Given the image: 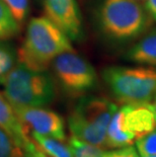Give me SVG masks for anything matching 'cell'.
<instances>
[{
  "label": "cell",
  "instance_id": "obj_1",
  "mask_svg": "<svg viewBox=\"0 0 156 157\" xmlns=\"http://www.w3.org/2000/svg\"><path fill=\"white\" fill-rule=\"evenodd\" d=\"M94 17L102 38L118 45L136 41L152 22L145 7L136 0H98Z\"/></svg>",
  "mask_w": 156,
  "mask_h": 157
},
{
  "label": "cell",
  "instance_id": "obj_2",
  "mask_svg": "<svg viewBox=\"0 0 156 157\" xmlns=\"http://www.w3.org/2000/svg\"><path fill=\"white\" fill-rule=\"evenodd\" d=\"M72 50L70 40L54 22L43 16L35 17L29 22L17 61L29 68L47 70L58 55Z\"/></svg>",
  "mask_w": 156,
  "mask_h": 157
},
{
  "label": "cell",
  "instance_id": "obj_3",
  "mask_svg": "<svg viewBox=\"0 0 156 157\" xmlns=\"http://www.w3.org/2000/svg\"><path fill=\"white\" fill-rule=\"evenodd\" d=\"M3 95L12 106H45L55 98V83L47 70L17 63L3 83Z\"/></svg>",
  "mask_w": 156,
  "mask_h": 157
},
{
  "label": "cell",
  "instance_id": "obj_4",
  "mask_svg": "<svg viewBox=\"0 0 156 157\" xmlns=\"http://www.w3.org/2000/svg\"><path fill=\"white\" fill-rule=\"evenodd\" d=\"M117 109L118 106L108 98L82 95L68 117L72 136L105 148L108 124Z\"/></svg>",
  "mask_w": 156,
  "mask_h": 157
},
{
  "label": "cell",
  "instance_id": "obj_5",
  "mask_svg": "<svg viewBox=\"0 0 156 157\" xmlns=\"http://www.w3.org/2000/svg\"><path fill=\"white\" fill-rule=\"evenodd\" d=\"M102 79L118 101L124 105L150 102L156 95V67L111 66Z\"/></svg>",
  "mask_w": 156,
  "mask_h": 157
},
{
  "label": "cell",
  "instance_id": "obj_6",
  "mask_svg": "<svg viewBox=\"0 0 156 157\" xmlns=\"http://www.w3.org/2000/svg\"><path fill=\"white\" fill-rule=\"evenodd\" d=\"M51 66L58 83L69 95L82 96L96 86L97 74L93 66L73 50L58 55Z\"/></svg>",
  "mask_w": 156,
  "mask_h": 157
},
{
  "label": "cell",
  "instance_id": "obj_7",
  "mask_svg": "<svg viewBox=\"0 0 156 157\" xmlns=\"http://www.w3.org/2000/svg\"><path fill=\"white\" fill-rule=\"evenodd\" d=\"M26 134L31 132L64 141L65 125L62 117L43 106H13Z\"/></svg>",
  "mask_w": 156,
  "mask_h": 157
},
{
  "label": "cell",
  "instance_id": "obj_8",
  "mask_svg": "<svg viewBox=\"0 0 156 157\" xmlns=\"http://www.w3.org/2000/svg\"><path fill=\"white\" fill-rule=\"evenodd\" d=\"M46 17L54 22L70 41L83 39V23L76 0H39Z\"/></svg>",
  "mask_w": 156,
  "mask_h": 157
},
{
  "label": "cell",
  "instance_id": "obj_9",
  "mask_svg": "<svg viewBox=\"0 0 156 157\" xmlns=\"http://www.w3.org/2000/svg\"><path fill=\"white\" fill-rule=\"evenodd\" d=\"M29 143L24 150L25 157H73L63 141L31 132Z\"/></svg>",
  "mask_w": 156,
  "mask_h": 157
},
{
  "label": "cell",
  "instance_id": "obj_10",
  "mask_svg": "<svg viewBox=\"0 0 156 157\" xmlns=\"http://www.w3.org/2000/svg\"><path fill=\"white\" fill-rule=\"evenodd\" d=\"M0 128L7 133L17 146L22 150L29 143V136L26 134L21 123L13 109L11 103L0 93Z\"/></svg>",
  "mask_w": 156,
  "mask_h": 157
},
{
  "label": "cell",
  "instance_id": "obj_11",
  "mask_svg": "<svg viewBox=\"0 0 156 157\" xmlns=\"http://www.w3.org/2000/svg\"><path fill=\"white\" fill-rule=\"evenodd\" d=\"M125 58L137 64L156 67V29L141 36L126 52Z\"/></svg>",
  "mask_w": 156,
  "mask_h": 157
},
{
  "label": "cell",
  "instance_id": "obj_12",
  "mask_svg": "<svg viewBox=\"0 0 156 157\" xmlns=\"http://www.w3.org/2000/svg\"><path fill=\"white\" fill-rule=\"evenodd\" d=\"M17 63V51L10 42L0 40V85Z\"/></svg>",
  "mask_w": 156,
  "mask_h": 157
},
{
  "label": "cell",
  "instance_id": "obj_13",
  "mask_svg": "<svg viewBox=\"0 0 156 157\" xmlns=\"http://www.w3.org/2000/svg\"><path fill=\"white\" fill-rule=\"evenodd\" d=\"M21 25L16 21L11 10L0 0V40H8L21 33Z\"/></svg>",
  "mask_w": 156,
  "mask_h": 157
},
{
  "label": "cell",
  "instance_id": "obj_14",
  "mask_svg": "<svg viewBox=\"0 0 156 157\" xmlns=\"http://www.w3.org/2000/svg\"><path fill=\"white\" fill-rule=\"evenodd\" d=\"M68 147L73 157H104L105 155V151L101 147L82 141L73 136L69 139Z\"/></svg>",
  "mask_w": 156,
  "mask_h": 157
},
{
  "label": "cell",
  "instance_id": "obj_15",
  "mask_svg": "<svg viewBox=\"0 0 156 157\" xmlns=\"http://www.w3.org/2000/svg\"><path fill=\"white\" fill-rule=\"evenodd\" d=\"M0 157H25L21 147L4 130L0 128Z\"/></svg>",
  "mask_w": 156,
  "mask_h": 157
},
{
  "label": "cell",
  "instance_id": "obj_16",
  "mask_svg": "<svg viewBox=\"0 0 156 157\" xmlns=\"http://www.w3.org/2000/svg\"><path fill=\"white\" fill-rule=\"evenodd\" d=\"M136 148L140 157L156 155V128L136 141Z\"/></svg>",
  "mask_w": 156,
  "mask_h": 157
},
{
  "label": "cell",
  "instance_id": "obj_17",
  "mask_svg": "<svg viewBox=\"0 0 156 157\" xmlns=\"http://www.w3.org/2000/svg\"><path fill=\"white\" fill-rule=\"evenodd\" d=\"M11 10L16 21L22 25L29 16V0H2Z\"/></svg>",
  "mask_w": 156,
  "mask_h": 157
},
{
  "label": "cell",
  "instance_id": "obj_18",
  "mask_svg": "<svg viewBox=\"0 0 156 157\" xmlns=\"http://www.w3.org/2000/svg\"><path fill=\"white\" fill-rule=\"evenodd\" d=\"M104 157H139V154L132 145L123 147V148H117L112 151H105Z\"/></svg>",
  "mask_w": 156,
  "mask_h": 157
},
{
  "label": "cell",
  "instance_id": "obj_19",
  "mask_svg": "<svg viewBox=\"0 0 156 157\" xmlns=\"http://www.w3.org/2000/svg\"><path fill=\"white\" fill-rule=\"evenodd\" d=\"M144 7L150 17L156 21V0H145Z\"/></svg>",
  "mask_w": 156,
  "mask_h": 157
},
{
  "label": "cell",
  "instance_id": "obj_20",
  "mask_svg": "<svg viewBox=\"0 0 156 157\" xmlns=\"http://www.w3.org/2000/svg\"><path fill=\"white\" fill-rule=\"evenodd\" d=\"M152 102H151V105H152V106H153V109H154V111H155V113H156V95L153 98V99L151 101Z\"/></svg>",
  "mask_w": 156,
  "mask_h": 157
},
{
  "label": "cell",
  "instance_id": "obj_21",
  "mask_svg": "<svg viewBox=\"0 0 156 157\" xmlns=\"http://www.w3.org/2000/svg\"><path fill=\"white\" fill-rule=\"evenodd\" d=\"M136 1H138V2H140V3H141V2H144L145 0H136Z\"/></svg>",
  "mask_w": 156,
  "mask_h": 157
},
{
  "label": "cell",
  "instance_id": "obj_22",
  "mask_svg": "<svg viewBox=\"0 0 156 157\" xmlns=\"http://www.w3.org/2000/svg\"><path fill=\"white\" fill-rule=\"evenodd\" d=\"M146 157H156V155H151V156H146Z\"/></svg>",
  "mask_w": 156,
  "mask_h": 157
}]
</instances>
